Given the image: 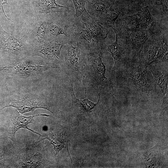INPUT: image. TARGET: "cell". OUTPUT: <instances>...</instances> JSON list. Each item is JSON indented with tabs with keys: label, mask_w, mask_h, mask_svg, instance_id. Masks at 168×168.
<instances>
[{
	"label": "cell",
	"mask_w": 168,
	"mask_h": 168,
	"mask_svg": "<svg viewBox=\"0 0 168 168\" xmlns=\"http://www.w3.org/2000/svg\"><path fill=\"white\" fill-rule=\"evenodd\" d=\"M111 83L135 88L143 99L153 100L157 96L156 84L148 66L131 59L112 71Z\"/></svg>",
	"instance_id": "obj_1"
},
{
	"label": "cell",
	"mask_w": 168,
	"mask_h": 168,
	"mask_svg": "<svg viewBox=\"0 0 168 168\" xmlns=\"http://www.w3.org/2000/svg\"><path fill=\"white\" fill-rule=\"evenodd\" d=\"M73 41H69L63 46L65 58L64 70L72 82L81 83L86 74L88 63L87 54L86 49L80 44L76 43L74 47Z\"/></svg>",
	"instance_id": "obj_2"
},
{
	"label": "cell",
	"mask_w": 168,
	"mask_h": 168,
	"mask_svg": "<svg viewBox=\"0 0 168 168\" xmlns=\"http://www.w3.org/2000/svg\"><path fill=\"white\" fill-rule=\"evenodd\" d=\"M105 47V44H103L94 51L87 53L88 63L86 74L91 85L95 89L102 88L105 90H113L111 82L105 75V66L102 60Z\"/></svg>",
	"instance_id": "obj_3"
},
{
	"label": "cell",
	"mask_w": 168,
	"mask_h": 168,
	"mask_svg": "<svg viewBox=\"0 0 168 168\" xmlns=\"http://www.w3.org/2000/svg\"><path fill=\"white\" fill-rule=\"evenodd\" d=\"M51 13L47 15L48 40L63 36L74 41L77 19L75 14L70 12Z\"/></svg>",
	"instance_id": "obj_4"
},
{
	"label": "cell",
	"mask_w": 168,
	"mask_h": 168,
	"mask_svg": "<svg viewBox=\"0 0 168 168\" xmlns=\"http://www.w3.org/2000/svg\"><path fill=\"white\" fill-rule=\"evenodd\" d=\"M72 40L63 36L48 40L42 44L32 47L31 54L41 57L45 63L53 68H58L64 63L60 56L61 49L65 44Z\"/></svg>",
	"instance_id": "obj_5"
},
{
	"label": "cell",
	"mask_w": 168,
	"mask_h": 168,
	"mask_svg": "<svg viewBox=\"0 0 168 168\" xmlns=\"http://www.w3.org/2000/svg\"><path fill=\"white\" fill-rule=\"evenodd\" d=\"M139 61L147 66L155 62H168L167 40L147 41L140 53Z\"/></svg>",
	"instance_id": "obj_6"
},
{
	"label": "cell",
	"mask_w": 168,
	"mask_h": 168,
	"mask_svg": "<svg viewBox=\"0 0 168 168\" xmlns=\"http://www.w3.org/2000/svg\"><path fill=\"white\" fill-rule=\"evenodd\" d=\"M51 68H53L46 64H40L33 61L26 60L2 68L12 75L26 77L36 75Z\"/></svg>",
	"instance_id": "obj_7"
},
{
	"label": "cell",
	"mask_w": 168,
	"mask_h": 168,
	"mask_svg": "<svg viewBox=\"0 0 168 168\" xmlns=\"http://www.w3.org/2000/svg\"><path fill=\"white\" fill-rule=\"evenodd\" d=\"M0 45L1 48L4 51L20 56L29 51L31 52L32 48L25 41L16 38L5 31L0 24Z\"/></svg>",
	"instance_id": "obj_8"
},
{
	"label": "cell",
	"mask_w": 168,
	"mask_h": 168,
	"mask_svg": "<svg viewBox=\"0 0 168 168\" xmlns=\"http://www.w3.org/2000/svg\"><path fill=\"white\" fill-rule=\"evenodd\" d=\"M74 34V43L80 44L86 49L87 53L94 51L103 43H97L83 23L77 18L75 24Z\"/></svg>",
	"instance_id": "obj_9"
},
{
	"label": "cell",
	"mask_w": 168,
	"mask_h": 168,
	"mask_svg": "<svg viewBox=\"0 0 168 168\" xmlns=\"http://www.w3.org/2000/svg\"><path fill=\"white\" fill-rule=\"evenodd\" d=\"M147 66L153 75L155 83L161 89L163 96L168 94V62H153Z\"/></svg>",
	"instance_id": "obj_10"
},
{
	"label": "cell",
	"mask_w": 168,
	"mask_h": 168,
	"mask_svg": "<svg viewBox=\"0 0 168 168\" xmlns=\"http://www.w3.org/2000/svg\"><path fill=\"white\" fill-rule=\"evenodd\" d=\"M12 106L16 108L21 113L33 111L38 108H44L52 112L49 107L43 102L38 101L36 99L26 98L9 101L4 105L2 109L5 107Z\"/></svg>",
	"instance_id": "obj_11"
},
{
	"label": "cell",
	"mask_w": 168,
	"mask_h": 168,
	"mask_svg": "<svg viewBox=\"0 0 168 168\" xmlns=\"http://www.w3.org/2000/svg\"><path fill=\"white\" fill-rule=\"evenodd\" d=\"M129 31L130 41L132 50V59L139 60L141 51L147 40L148 34L145 30L140 29L137 28Z\"/></svg>",
	"instance_id": "obj_12"
},
{
	"label": "cell",
	"mask_w": 168,
	"mask_h": 168,
	"mask_svg": "<svg viewBox=\"0 0 168 168\" xmlns=\"http://www.w3.org/2000/svg\"><path fill=\"white\" fill-rule=\"evenodd\" d=\"M80 20L90 32L97 43L102 42V41L107 38L109 32V30L104 27L96 19L92 17Z\"/></svg>",
	"instance_id": "obj_13"
},
{
	"label": "cell",
	"mask_w": 168,
	"mask_h": 168,
	"mask_svg": "<svg viewBox=\"0 0 168 168\" xmlns=\"http://www.w3.org/2000/svg\"><path fill=\"white\" fill-rule=\"evenodd\" d=\"M34 3L39 14L69 12L67 7L59 4L56 0H34Z\"/></svg>",
	"instance_id": "obj_14"
},
{
	"label": "cell",
	"mask_w": 168,
	"mask_h": 168,
	"mask_svg": "<svg viewBox=\"0 0 168 168\" xmlns=\"http://www.w3.org/2000/svg\"><path fill=\"white\" fill-rule=\"evenodd\" d=\"M115 34V41L107 46V50L111 54L114 62L112 71H115L124 63L130 60L126 57L125 47L119 41L118 35Z\"/></svg>",
	"instance_id": "obj_15"
},
{
	"label": "cell",
	"mask_w": 168,
	"mask_h": 168,
	"mask_svg": "<svg viewBox=\"0 0 168 168\" xmlns=\"http://www.w3.org/2000/svg\"><path fill=\"white\" fill-rule=\"evenodd\" d=\"M110 0H86V8L93 18L98 20L110 7Z\"/></svg>",
	"instance_id": "obj_16"
},
{
	"label": "cell",
	"mask_w": 168,
	"mask_h": 168,
	"mask_svg": "<svg viewBox=\"0 0 168 168\" xmlns=\"http://www.w3.org/2000/svg\"><path fill=\"white\" fill-rule=\"evenodd\" d=\"M70 81L69 90L72 97V106L70 109L74 110L79 112H90L96 107L99 103H95L88 99L83 100H80L76 97L73 88V82Z\"/></svg>",
	"instance_id": "obj_17"
},
{
	"label": "cell",
	"mask_w": 168,
	"mask_h": 168,
	"mask_svg": "<svg viewBox=\"0 0 168 168\" xmlns=\"http://www.w3.org/2000/svg\"><path fill=\"white\" fill-rule=\"evenodd\" d=\"M49 140L54 147L56 152V154L58 153L59 151L63 148H65L72 161L68 147V142L66 134L62 132H57L49 134L44 139Z\"/></svg>",
	"instance_id": "obj_18"
},
{
	"label": "cell",
	"mask_w": 168,
	"mask_h": 168,
	"mask_svg": "<svg viewBox=\"0 0 168 168\" xmlns=\"http://www.w3.org/2000/svg\"><path fill=\"white\" fill-rule=\"evenodd\" d=\"M47 26V16H45L44 19L40 20L36 24L34 38L37 44L35 46L42 44L48 40Z\"/></svg>",
	"instance_id": "obj_19"
},
{
	"label": "cell",
	"mask_w": 168,
	"mask_h": 168,
	"mask_svg": "<svg viewBox=\"0 0 168 168\" xmlns=\"http://www.w3.org/2000/svg\"><path fill=\"white\" fill-rule=\"evenodd\" d=\"M40 115L44 116L47 117L50 116L49 115L45 114H40L29 116H25L20 115L19 113H18L17 116L15 118V119L14 120L13 122V127L12 129L13 138H15V135L16 131L21 128L27 129L30 130L33 132L41 135L39 133L29 129L27 126L28 124L32 123L33 121V118L35 116Z\"/></svg>",
	"instance_id": "obj_20"
},
{
	"label": "cell",
	"mask_w": 168,
	"mask_h": 168,
	"mask_svg": "<svg viewBox=\"0 0 168 168\" xmlns=\"http://www.w3.org/2000/svg\"><path fill=\"white\" fill-rule=\"evenodd\" d=\"M135 15L139 28H147L153 21L148 6L143 7L142 12H138Z\"/></svg>",
	"instance_id": "obj_21"
},
{
	"label": "cell",
	"mask_w": 168,
	"mask_h": 168,
	"mask_svg": "<svg viewBox=\"0 0 168 168\" xmlns=\"http://www.w3.org/2000/svg\"><path fill=\"white\" fill-rule=\"evenodd\" d=\"M75 9V16L80 20L89 19L92 17L86 8V0H72Z\"/></svg>",
	"instance_id": "obj_22"
},
{
	"label": "cell",
	"mask_w": 168,
	"mask_h": 168,
	"mask_svg": "<svg viewBox=\"0 0 168 168\" xmlns=\"http://www.w3.org/2000/svg\"><path fill=\"white\" fill-rule=\"evenodd\" d=\"M7 4V0H0V21L2 22L11 21L6 15L3 9L4 4Z\"/></svg>",
	"instance_id": "obj_23"
},
{
	"label": "cell",
	"mask_w": 168,
	"mask_h": 168,
	"mask_svg": "<svg viewBox=\"0 0 168 168\" xmlns=\"http://www.w3.org/2000/svg\"><path fill=\"white\" fill-rule=\"evenodd\" d=\"M168 94L163 96L162 103L161 106L160 115L164 116L165 112L168 109Z\"/></svg>",
	"instance_id": "obj_24"
}]
</instances>
